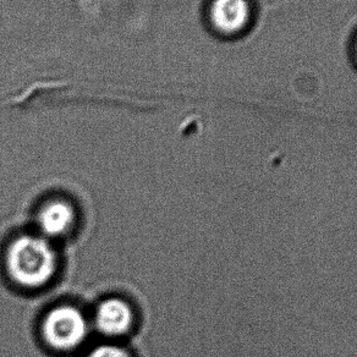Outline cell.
I'll return each instance as SVG.
<instances>
[{"label":"cell","mask_w":357,"mask_h":357,"mask_svg":"<svg viewBox=\"0 0 357 357\" xmlns=\"http://www.w3.org/2000/svg\"><path fill=\"white\" fill-rule=\"evenodd\" d=\"M6 267L11 278L24 288L45 287L58 269V255L50 238L21 235L9 246Z\"/></svg>","instance_id":"cell-1"},{"label":"cell","mask_w":357,"mask_h":357,"mask_svg":"<svg viewBox=\"0 0 357 357\" xmlns=\"http://www.w3.org/2000/svg\"><path fill=\"white\" fill-rule=\"evenodd\" d=\"M45 342L56 350H73L86 340L89 324L84 313L74 306H59L50 311L42 326Z\"/></svg>","instance_id":"cell-2"},{"label":"cell","mask_w":357,"mask_h":357,"mask_svg":"<svg viewBox=\"0 0 357 357\" xmlns=\"http://www.w3.org/2000/svg\"><path fill=\"white\" fill-rule=\"evenodd\" d=\"M208 17L214 30L225 36L240 35L252 19V8L248 0H213Z\"/></svg>","instance_id":"cell-3"},{"label":"cell","mask_w":357,"mask_h":357,"mask_svg":"<svg viewBox=\"0 0 357 357\" xmlns=\"http://www.w3.org/2000/svg\"><path fill=\"white\" fill-rule=\"evenodd\" d=\"M95 322L98 331L107 337H120L132 327L134 312L124 300L109 298L96 310Z\"/></svg>","instance_id":"cell-4"},{"label":"cell","mask_w":357,"mask_h":357,"mask_svg":"<svg viewBox=\"0 0 357 357\" xmlns=\"http://www.w3.org/2000/svg\"><path fill=\"white\" fill-rule=\"evenodd\" d=\"M75 219L74 207L65 201L55 199L40 208L37 223L40 235L50 240L68 233L73 228Z\"/></svg>","instance_id":"cell-5"},{"label":"cell","mask_w":357,"mask_h":357,"mask_svg":"<svg viewBox=\"0 0 357 357\" xmlns=\"http://www.w3.org/2000/svg\"><path fill=\"white\" fill-rule=\"evenodd\" d=\"M87 357H130L129 354L123 347L112 344H105L97 347L89 352Z\"/></svg>","instance_id":"cell-6"},{"label":"cell","mask_w":357,"mask_h":357,"mask_svg":"<svg viewBox=\"0 0 357 357\" xmlns=\"http://www.w3.org/2000/svg\"><path fill=\"white\" fill-rule=\"evenodd\" d=\"M356 56H357V45H356Z\"/></svg>","instance_id":"cell-7"}]
</instances>
